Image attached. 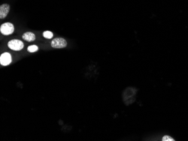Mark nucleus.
<instances>
[{
  "label": "nucleus",
  "instance_id": "obj_1",
  "mask_svg": "<svg viewBox=\"0 0 188 141\" xmlns=\"http://www.w3.org/2000/svg\"><path fill=\"white\" fill-rule=\"evenodd\" d=\"M137 92V90L134 87H128L124 90L123 99L126 105H131L134 103L136 99Z\"/></svg>",
  "mask_w": 188,
  "mask_h": 141
},
{
  "label": "nucleus",
  "instance_id": "obj_2",
  "mask_svg": "<svg viewBox=\"0 0 188 141\" xmlns=\"http://www.w3.org/2000/svg\"><path fill=\"white\" fill-rule=\"evenodd\" d=\"M1 33L5 36H9L14 31V25L11 23H5L1 25L0 28Z\"/></svg>",
  "mask_w": 188,
  "mask_h": 141
},
{
  "label": "nucleus",
  "instance_id": "obj_3",
  "mask_svg": "<svg viewBox=\"0 0 188 141\" xmlns=\"http://www.w3.org/2000/svg\"><path fill=\"white\" fill-rule=\"evenodd\" d=\"M8 47L14 51H20L24 47L23 42L19 39H12L8 42Z\"/></svg>",
  "mask_w": 188,
  "mask_h": 141
},
{
  "label": "nucleus",
  "instance_id": "obj_4",
  "mask_svg": "<svg viewBox=\"0 0 188 141\" xmlns=\"http://www.w3.org/2000/svg\"><path fill=\"white\" fill-rule=\"evenodd\" d=\"M51 46L54 48H65L67 47V41L63 38H56L52 41Z\"/></svg>",
  "mask_w": 188,
  "mask_h": 141
},
{
  "label": "nucleus",
  "instance_id": "obj_5",
  "mask_svg": "<svg viewBox=\"0 0 188 141\" xmlns=\"http://www.w3.org/2000/svg\"><path fill=\"white\" fill-rule=\"evenodd\" d=\"M12 61L11 55L8 52H5L1 55L0 63L3 66L9 65Z\"/></svg>",
  "mask_w": 188,
  "mask_h": 141
},
{
  "label": "nucleus",
  "instance_id": "obj_6",
  "mask_svg": "<svg viewBox=\"0 0 188 141\" xmlns=\"http://www.w3.org/2000/svg\"><path fill=\"white\" fill-rule=\"evenodd\" d=\"M10 11V6L8 4H3L0 6V18H5Z\"/></svg>",
  "mask_w": 188,
  "mask_h": 141
},
{
  "label": "nucleus",
  "instance_id": "obj_7",
  "mask_svg": "<svg viewBox=\"0 0 188 141\" xmlns=\"http://www.w3.org/2000/svg\"><path fill=\"white\" fill-rule=\"evenodd\" d=\"M22 38H23V39L27 42H33L36 39V36L32 32H28L23 34Z\"/></svg>",
  "mask_w": 188,
  "mask_h": 141
},
{
  "label": "nucleus",
  "instance_id": "obj_8",
  "mask_svg": "<svg viewBox=\"0 0 188 141\" xmlns=\"http://www.w3.org/2000/svg\"><path fill=\"white\" fill-rule=\"evenodd\" d=\"M43 36L46 39H51L53 37V33L50 31H45L43 33Z\"/></svg>",
  "mask_w": 188,
  "mask_h": 141
},
{
  "label": "nucleus",
  "instance_id": "obj_9",
  "mask_svg": "<svg viewBox=\"0 0 188 141\" xmlns=\"http://www.w3.org/2000/svg\"><path fill=\"white\" fill-rule=\"evenodd\" d=\"M27 50L29 52L33 53L38 50V47L36 45L29 46L27 48Z\"/></svg>",
  "mask_w": 188,
  "mask_h": 141
},
{
  "label": "nucleus",
  "instance_id": "obj_10",
  "mask_svg": "<svg viewBox=\"0 0 188 141\" xmlns=\"http://www.w3.org/2000/svg\"><path fill=\"white\" fill-rule=\"evenodd\" d=\"M162 141H175L173 138H172L169 135H164L162 138Z\"/></svg>",
  "mask_w": 188,
  "mask_h": 141
}]
</instances>
